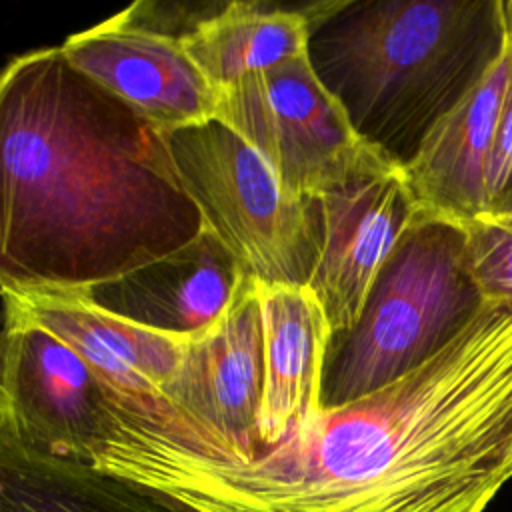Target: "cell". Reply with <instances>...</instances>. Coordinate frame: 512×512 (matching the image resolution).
I'll return each mask as SVG.
<instances>
[{
	"instance_id": "obj_1",
	"label": "cell",
	"mask_w": 512,
	"mask_h": 512,
	"mask_svg": "<svg viewBox=\"0 0 512 512\" xmlns=\"http://www.w3.org/2000/svg\"><path fill=\"white\" fill-rule=\"evenodd\" d=\"M190 512H484L512 478V302L248 464L142 438L114 468Z\"/></svg>"
},
{
	"instance_id": "obj_2",
	"label": "cell",
	"mask_w": 512,
	"mask_h": 512,
	"mask_svg": "<svg viewBox=\"0 0 512 512\" xmlns=\"http://www.w3.org/2000/svg\"><path fill=\"white\" fill-rule=\"evenodd\" d=\"M204 228L166 134L60 46L0 70V294L84 298Z\"/></svg>"
},
{
	"instance_id": "obj_3",
	"label": "cell",
	"mask_w": 512,
	"mask_h": 512,
	"mask_svg": "<svg viewBox=\"0 0 512 512\" xmlns=\"http://www.w3.org/2000/svg\"><path fill=\"white\" fill-rule=\"evenodd\" d=\"M304 10L318 80L356 134L402 168L506 46L502 0H328Z\"/></svg>"
},
{
	"instance_id": "obj_4",
	"label": "cell",
	"mask_w": 512,
	"mask_h": 512,
	"mask_svg": "<svg viewBox=\"0 0 512 512\" xmlns=\"http://www.w3.org/2000/svg\"><path fill=\"white\" fill-rule=\"evenodd\" d=\"M482 304L462 224L418 212L354 328L330 340L322 410L354 402L420 366L458 336Z\"/></svg>"
},
{
	"instance_id": "obj_5",
	"label": "cell",
	"mask_w": 512,
	"mask_h": 512,
	"mask_svg": "<svg viewBox=\"0 0 512 512\" xmlns=\"http://www.w3.org/2000/svg\"><path fill=\"white\" fill-rule=\"evenodd\" d=\"M186 192L262 286H308L320 256L316 198L284 190L272 166L218 118L164 132Z\"/></svg>"
},
{
	"instance_id": "obj_6",
	"label": "cell",
	"mask_w": 512,
	"mask_h": 512,
	"mask_svg": "<svg viewBox=\"0 0 512 512\" xmlns=\"http://www.w3.org/2000/svg\"><path fill=\"white\" fill-rule=\"evenodd\" d=\"M216 92V118L264 156L292 196L320 198L390 162L356 134L308 54Z\"/></svg>"
},
{
	"instance_id": "obj_7",
	"label": "cell",
	"mask_w": 512,
	"mask_h": 512,
	"mask_svg": "<svg viewBox=\"0 0 512 512\" xmlns=\"http://www.w3.org/2000/svg\"><path fill=\"white\" fill-rule=\"evenodd\" d=\"M0 418L30 448L90 464L116 408L98 374L64 340L4 308Z\"/></svg>"
},
{
	"instance_id": "obj_8",
	"label": "cell",
	"mask_w": 512,
	"mask_h": 512,
	"mask_svg": "<svg viewBox=\"0 0 512 512\" xmlns=\"http://www.w3.org/2000/svg\"><path fill=\"white\" fill-rule=\"evenodd\" d=\"M162 394L198 436L178 446L238 464L264 452V332L256 280L212 330L188 340Z\"/></svg>"
},
{
	"instance_id": "obj_9",
	"label": "cell",
	"mask_w": 512,
	"mask_h": 512,
	"mask_svg": "<svg viewBox=\"0 0 512 512\" xmlns=\"http://www.w3.org/2000/svg\"><path fill=\"white\" fill-rule=\"evenodd\" d=\"M0 296L4 308L72 346L98 374L128 422L172 436L192 428L162 394L180 366L188 340L136 326L86 298Z\"/></svg>"
},
{
	"instance_id": "obj_10",
	"label": "cell",
	"mask_w": 512,
	"mask_h": 512,
	"mask_svg": "<svg viewBox=\"0 0 512 512\" xmlns=\"http://www.w3.org/2000/svg\"><path fill=\"white\" fill-rule=\"evenodd\" d=\"M316 200L322 242L308 288L320 300L334 338L358 322L380 270L420 208L404 168L392 162Z\"/></svg>"
},
{
	"instance_id": "obj_11",
	"label": "cell",
	"mask_w": 512,
	"mask_h": 512,
	"mask_svg": "<svg viewBox=\"0 0 512 512\" xmlns=\"http://www.w3.org/2000/svg\"><path fill=\"white\" fill-rule=\"evenodd\" d=\"M60 50L76 70L162 132L216 118L218 92L188 56L182 40L144 24L128 8L70 34Z\"/></svg>"
},
{
	"instance_id": "obj_12",
	"label": "cell",
	"mask_w": 512,
	"mask_h": 512,
	"mask_svg": "<svg viewBox=\"0 0 512 512\" xmlns=\"http://www.w3.org/2000/svg\"><path fill=\"white\" fill-rule=\"evenodd\" d=\"M252 282L236 254L204 228L184 248L100 284L84 298L136 326L194 340L212 330Z\"/></svg>"
},
{
	"instance_id": "obj_13",
	"label": "cell",
	"mask_w": 512,
	"mask_h": 512,
	"mask_svg": "<svg viewBox=\"0 0 512 512\" xmlns=\"http://www.w3.org/2000/svg\"><path fill=\"white\" fill-rule=\"evenodd\" d=\"M512 74V48L422 140L404 174L420 212L452 222L488 214V174Z\"/></svg>"
},
{
	"instance_id": "obj_14",
	"label": "cell",
	"mask_w": 512,
	"mask_h": 512,
	"mask_svg": "<svg viewBox=\"0 0 512 512\" xmlns=\"http://www.w3.org/2000/svg\"><path fill=\"white\" fill-rule=\"evenodd\" d=\"M260 306L264 332L260 438L266 452L322 410V374L332 330L308 286L260 284Z\"/></svg>"
},
{
	"instance_id": "obj_15",
	"label": "cell",
	"mask_w": 512,
	"mask_h": 512,
	"mask_svg": "<svg viewBox=\"0 0 512 512\" xmlns=\"http://www.w3.org/2000/svg\"><path fill=\"white\" fill-rule=\"evenodd\" d=\"M0 512H190L92 464L42 454L0 418Z\"/></svg>"
},
{
	"instance_id": "obj_16",
	"label": "cell",
	"mask_w": 512,
	"mask_h": 512,
	"mask_svg": "<svg viewBox=\"0 0 512 512\" xmlns=\"http://www.w3.org/2000/svg\"><path fill=\"white\" fill-rule=\"evenodd\" d=\"M180 40L218 90L248 74L306 56L308 16L304 6L234 0L196 14Z\"/></svg>"
},
{
	"instance_id": "obj_17",
	"label": "cell",
	"mask_w": 512,
	"mask_h": 512,
	"mask_svg": "<svg viewBox=\"0 0 512 512\" xmlns=\"http://www.w3.org/2000/svg\"><path fill=\"white\" fill-rule=\"evenodd\" d=\"M460 224L466 262L484 300L512 302V230L484 216Z\"/></svg>"
},
{
	"instance_id": "obj_18",
	"label": "cell",
	"mask_w": 512,
	"mask_h": 512,
	"mask_svg": "<svg viewBox=\"0 0 512 512\" xmlns=\"http://www.w3.org/2000/svg\"><path fill=\"white\" fill-rule=\"evenodd\" d=\"M510 180H512V74H510L508 90H506L500 120H498L494 154H492L490 174H488L490 210L498 202V198L504 194Z\"/></svg>"
},
{
	"instance_id": "obj_19",
	"label": "cell",
	"mask_w": 512,
	"mask_h": 512,
	"mask_svg": "<svg viewBox=\"0 0 512 512\" xmlns=\"http://www.w3.org/2000/svg\"><path fill=\"white\" fill-rule=\"evenodd\" d=\"M488 214H512V180Z\"/></svg>"
},
{
	"instance_id": "obj_20",
	"label": "cell",
	"mask_w": 512,
	"mask_h": 512,
	"mask_svg": "<svg viewBox=\"0 0 512 512\" xmlns=\"http://www.w3.org/2000/svg\"><path fill=\"white\" fill-rule=\"evenodd\" d=\"M502 14H504V34L506 42L512 48V0H502Z\"/></svg>"
},
{
	"instance_id": "obj_21",
	"label": "cell",
	"mask_w": 512,
	"mask_h": 512,
	"mask_svg": "<svg viewBox=\"0 0 512 512\" xmlns=\"http://www.w3.org/2000/svg\"><path fill=\"white\" fill-rule=\"evenodd\" d=\"M484 218H488V220H492V222L512 230V214H484Z\"/></svg>"
},
{
	"instance_id": "obj_22",
	"label": "cell",
	"mask_w": 512,
	"mask_h": 512,
	"mask_svg": "<svg viewBox=\"0 0 512 512\" xmlns=\"http://www.w3.org/2000/svg\"><path fill=\"white\" fill-rule=\"evenodd\" d=\"M0 378H2V336H0Z\"/></svg>"
}]
</instances>
